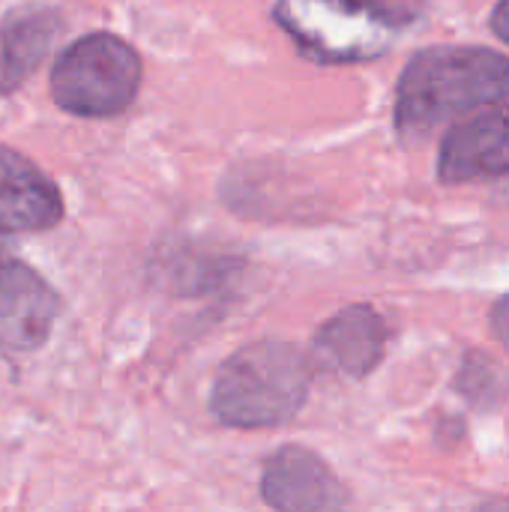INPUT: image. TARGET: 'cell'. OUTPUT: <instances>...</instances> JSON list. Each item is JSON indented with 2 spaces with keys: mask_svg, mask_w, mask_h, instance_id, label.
I'll return each mask as SVG.
<instances>
[{
  "mask_svg": "<svg viewBox=\"0 0 509 512\" xmlns=\"http://www.w3.org/2000/svg\"><path fill=\"white\" fill-rule=\"evenodd\" d=\"M509 99V60L489 48H426L402 72L396 93V126L417 141L444 123Z\"/></svg>",
  "mask_w": 509,
  "mask_h": 512,
  "instance_id": "1",
  "label": "cell"
},
{
  "mask_svg": "<svg viewBox=\"0 0 509 512\" xmlns=\"http://www.w3.org/2000/svg\"><path fill=\"white\" fill-rule=\"evenodd\" d=\"M273 18L309 60L363 63L417 21V0H279Z\"/></svg>",
  "mask_w": 509,
  "mask_h": 512,
  "instance_id": "2",
  "label": "cell"
},
{
  "mask_svg": "<svg viewBox=\"0 0 509 512\" xmlns=\"http://www.w3.org/2000/svg\"><path fill=\"white\" fill-rule=\"evenodd\" d=\"M309 363L285 342H255L240 348L216 375L210 408L234 429H267L288 423L306 402Z\"/></svg>",
  "mask_w": 509,
  "mask_h": 512,
  "instance_id": "3",
  "label": "cell"
},
{
  "mask_svg": "<svg viewBox=\"0 0 509 512\" xmlns=\"http://www.w3.org/2000/svg\"><path fill=\"white\" fill-rule=\"evenodd\" d=\"M141 87L135 48L111 33H90L72 42L54 63V102L78 117H111L132 105Z\"/></svg>",
  "mask_w": 509,
  "mask_h": 512,
  "instance_id": "4",
  "label": "cell"
},
{
  "mask_svg": "<svg viewBox=\"0 0 509 512\" xmlns=\"http://www.w3.org/2000/svg\"><path fill=\"white\" fill-rule=\"evenodd\" d=\"M261 495L276 512H345L342 480L306 447H282L261 474Z\"/></svg>",
  "mask_w": 509,
  "mask_h": 512,
  "instance_id": "5",
  "label": "cell"
},
{
  "mask_svg": "<svg viewBox=\"0 0 509 512\" xmlns=\"http://www.w3.org/2000/svg\"><path fill=\"white\" fill-rule=\"evenodd\" d=\"M63 219L54 180L21 153L0 144V231H48Z\"/></svg>",
  "mask_w": 509,
  "mask_h": 512,
  "instance_id": "6",
  "label": "cell"
},
{
  "mask_svg": "<svg viewBox=\"0 0 509 512\" xmlns=\"http://www.w3.org/2000/svg\"><path fill=\"white\" fill-rule=\"evenodd\" d=\"M57 294L21 261H6L0 276V345L12 351L39 348L57 318Z\"/></svg>",
  "mask_w": 509,
  "mask_h": 512,
  "instance_id": "7",
  "label": "cell"
},
{
  "mask_svg": "<svg viewBox=\"0 0 509 512\" xmlns=\"http://www.w3.org/2000/svg\"><path fill=\"white\" fill-rule=\"evenodd\" d=\"M387 345L384 318L369 306H351L333 315L312 339V363L327 372L363 378L369 375Z\"/></svg>",
  "mask_w": 509,
  "mask_h": 512,
  "instance_id": "8",
  "label": "cell"
},
{
  "mask_svg": "<svg viewBox=\"0 0 509 512\" xmlns=\"http://www.w3.org/2000/svg\"><path fill=\"white\" fill-rule=\"evenodd\" d=\"M509 174V105L453 129L438 156L441 183H471Z\"/></svg>",
  "mask_w": 509,
  "mask_h": 512,
  "instance_id": "9",
  "label": "cell"
},
{
  "mask_svg": "<svg viewBox=\"0 0 509 512\" xmlns=\"http://www.w3.org/2000/svg\"><path fill=\"white\" fill-rule=\"evenodd\" d=\"M57 21L48 9H24L6 18L0 30V93L15 90L45 57Z\"/></svg>",
  "mask_w": 509,
  "mask_h": 512,
  "instance_id": "10",
  "label": "cell"
},
{
  "mask_svg": "<svg viewBox=\"0 0 509 512\" xmlns=\"http://www.w3.org/2000/svg\"><path fill=\"white\" fill-rule=\"evenodd\" d=\"M492 327H495V336L509 348V297H504V300L492 309Z\"/></svg>",
  "mask_w": 509,
  "mask_h": 512,
  "instance_id": "11",
  "label": "cell"
},
{
  "mask_svg": "<svg viewBox=\"0 0 509 512\" xmlns=\"http://www.w3.org/2000/svg\"><path fill=\"white\" fill-rule=\"evenodd\" d=\"M492 27H495V33L509 45V0H501L498 9L492 12Z\"/></svg>",
  "mask_w": 509,
  "mask_h": 512,
  "instance_id": "12",
  "label": "cell"
},
{
  "mask_svg": "<svg viewBox=\"0 0 509 512\" xmlns=\"http://www.w3.org/2000/svg\"><path fill=\"white\" fill-rule=\"evenodd\" d=\"M477 512H509V501L507 498H501V501H489V504H483Z\"/></svg>",
  "mask_w": 509,
  "mask_h": 512,
  "instance_id": "13",
  "label": "cell"
},
{
  "mask_svg": "<svg viewBox=\"0 0 509 512\" xmlns=\"http://www.w3.org/2000/svg\"><path fill=\"white\" fill-rule=\"evenodd\" d=\"M6 261H9V258H6L3 252H0V276H3V267H6Z\"/></svg>",
  "mask_w": 509,
  "mask_h": 512,
  "instance_id": "14",
  "label": "cell"
}]
</instances>
